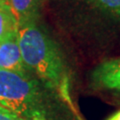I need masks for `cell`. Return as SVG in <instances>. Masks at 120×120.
<instances>
[{"label": "cell", "mask_w": 120, "mask_h": 120, "mask_svg": "<svg viewBox=\"0 0 120 120\" xmlns=\"http://www.w3.org/2000/svg\"><path fill=\"white\" fill-rule=\"evenodd\" d=\"M17 41L22 60L45 84L59 88L64 80V66L58 49L34 22L20 26Z\"/></svg>", "instance_id": "cell-1"}, {"label": "cell", "mask_w": 120, "mask_h": 120, "mask_svg": "<svg viewBox=\"0 0 120 120\" xmlns=\"http://www.w3.org/2000/svg\"><path fill=\"white\" fill-rule=\"evenodd\" d=\"M0 105L27 120H47L40 89L25 72L0 69Z\"/></svg>", "instance_id": "cell-2"}, {"label": "cell", "mask_w": 120, "mask_h": 120, "mask_svg": "<svg viewBox=\"0 0 120 120\" xmlns=\"http://www.w3.org/2000/svg\"><path fill=\"white\" fill-rule=\"evenodd\" d=\"M25 67L18 45L17 34L0 42V69L24 72Z\"/></svg>", "instance_id": "cell-3"}, {"label": "cell", "mask_w": 120, "mask_h": 120, "mask_svg": "<svg viewBox=\"0 0 120 120\" xmlns=\"http://www.w3.org/2000/svg\"><path fill=\"white\" fill-rule=\"evenodd\" d=\"M93 78L100 87L120 91V57L100 64L93 73Z\"/></svg>", "instance_id": "cell-4"}, {"label": "cell", "mask_w": 120, "mask_h": 120, "mask_svg": "<svg viewBox=\"0 0 120 120\" xmlns=\"http://www.w3.org/2000/svg\"><path fill=\"white\" fill-rule=\"evenodd\" d=\"M41 0H9L8 7L17 27L34 22Z\"/></svg>", "instance_id": "cell-5"}, {"label": "cell", "mask_w": 120, "mask_h": 120, "mask_svg": "<svg viewBox=\"0 0 120 120\" xmlns=\"http://www.w3.org/2000/svg\"><path fill=\"white\" fill-rule=\"evenodd\" d=\"M17 24L8 6H0V42L17 34Z\"/></svg>", "instance_id": "cell-6"}, {"label": "cell", "mask_w": 120, "mask_h": 120, "mask_svg": "<svg viewBox=\"0 0 120 120\" xmlns=\"http://www.w3.org/2000/svg\"><path fill=\"white\" fill-rule=\"evenodd\" d=\"M104 12L120 19V0H87Z\"/></svg>", "instance_id": "cell-7"}, {"label": "cell", "mask_w": 120, "mask_h": 120, "mask_svg": "<svg viewBox=\"0 0 120 120\" xmlns=\"http://www.w3.org/2000/svg\"><path fill=\"white\" fill-rule=\"evenodd\" d=\"M0 120H27V119L11 113L10 111L6 110L5 108H1L0 109Z\"/></svg>", "instance_id": "cell-8"}, {"label": "cell", "mask_w": 120, "mask_h": 120, "mask_svg": "<svg viewBox=\"0 0 120 120\" xmlns=\"http://www.w3.org/2000/svg\"><path fill=\"white\" fill-rule=\"evenodd\" d=\"M107 120H120V110L117 111L115 114H113L111 117H109Z\"/></svg>", "instance_id": "cell-9"}, {"label": "cell", "mask_w": 120, "mask_h": 120, "mask_svg": "<svg viewBox=\"0 0 120 120\" xmlns=\"http://www.w3.org/2000/svg\"><path fill=\"white\" fill-rule=\"evenodd\" d=\"M4 5H6V6H8V5H7V4H5V3H4V2H2V1H1V0H0V6H4Z\"/></svg>", "instance_id": "cell-10"}, {"label": "cell", "mask_w": 120, "mask_h": 120, "mask_svg": "<svg viewBox=\"0 0 120 120\" xmlns=\"http://www.w3.org/2000/svg\"><path fill=\"white\" fill-rule=\"evenodd\" d=\"M1 1H2V2H4L5 4H7V5H8V2H9V0H1Z\"/></svg>", "instance_id": "cell-11"}, {"label": "cell", "mask_w": 120, "mask_h": 120, "mask_svg": "<svg viewBox=\"0 0 120 120\" xmlns=\"http://www.w3.org/2000/svg\"><path fill=\"white\" fill-rule=\"evenodd\" d=\"M1 108H3V107H2V106H1V105H0V109H1Z\"/></svg>", "instance_id": "cell-12"}]
</instances>
